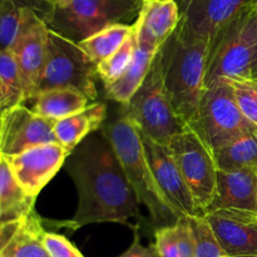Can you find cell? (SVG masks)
Listing matches in <instances>:
<instances>
[{"label":"cell","mask_w":257,"mask_h":257,"mask_svg":"<svg viewBox=\"0 0 257 257\" xmlns=\"http://www.w3.org/2000/svg\"><path fill=\"white\" fill-rule=\"evenodd\" d=\"M78 191V207L70 220L57 222L72 232L92 223L114 222L138 230L141 205L104 133L85 138L65 161Z\"/></svg>","instance_id":"1"},{"label":"cell","mask_w":257,"mask_h":257,"mask_svg":"<svg viewBox=\"0 0 257 257\" xmlns=\"http://www.w3.org/2000/svg\"><path fill=\"white\" fill-rule=\"evenodd\" d=\"M208 42L190 37L180 30L157 52L163 88L181 119L190 124L205 93Z\"/></svg>","instance_id":"2"},{"label":"cell","mask_w":257,"mask_h":257,"mask_svg":"<svg viewBox=\"0 0 257 257\" xmlns=\"http://www.w3.org/2000/svg\"><path fill=\"white\" fill-rule=\"evenodd\" d=\"M100 131L112 145L128 183L140 205L150 212L152 222L157 227L175 223L181 215L158 186L136 125L120 110L119 115L104 123Z\"/></svg>","instance_id":"3"},{"label":"cell","mask_w":257,"mask_h":257,"mask_svg":"<svg viewBox=\"0 0 257 257\" xmlns=\"http://www.w3.org/2000/svg\"><path fill=\"white\" fill-rule=\"evenodd\" d=\"M257 10L248 7L208 43L205 88L221 79L253 78Z\"/></svg>","instance_id":"4"},{"label":"cell","mask_w":257,"mask_h":257,"mask_svg":"<svg viewBox=\"0 0 257 257\" xmlns=\"http://www.w3.org/2000/svg\"><path fill=\"white\" fill-rule=\"evenodd\" d=\"M142 0H70L65 7H54L45 24L53 32L78 43L104 28L135 23Z\"/></svg>","instance_id":"5"},{"label":"cell","mask_w":257,"mask_h":257,"mask_svg":"<svg viewBox=\"0 0 257 257\" xmlns=\"http://www.w3.org/2000/svg\"><path fill=\"white\" fill-rule=\"evenodd\" d=\"M122 113L141 133L160 145L170 146L173 137L187 127L166 94L157 57L143 84L122 107Z\"/></svg>","instance_id":"6"},{"label":"cell","mask_w":257,"mask_h":257,"mask_svg":"<svg viewBox=\"0 0 257 257\" xmlns=\"http://www.w3.org/2000/svg\"><path fill=\"white\" fill-rule=\"evenodd\" d=\"M188 127L212 153L237 136L255 131L243 117L227 79L206 88L197 113Z\"/></svg>","instance_id":"7"},{"label":"cell","mask_w":257,"mask_h":257,"mask_svg":"<svg viewBox=\"0 0 257 257\" xmlns=\"http://www.w3.org/2000/svg\"><path fill=\"white\" fill-rule=\"evenodd\" d=\"M97 64L78 43L48 28V53L35 94L53 88H73L88 99H97Z\"/></svg>","instance_id":"8"},{"label":"cell","mask_w":257,"mask_h":257,"mask_svg":"<svg viewBox=\"0 0 257 257\" xmlns=\"http://www.w3.org/2000/svg\"><path fill=\"white\" fill-rule=\"evenodd\" d=\"M168 147L190 190L198 215L205 216L215 201L217 185L218 168L212 151L188 125L173 137Z\"/></svg>","instance_id":"9"},{"label":"cell","mask_w":257,"mask_h":257,"mask_svg":"<svg viewBox=\"0 0 257 257\" xmlns=\"http://www.w3.org/2000/svg\"><path fill=\"white\" fill-rule=\"evenodd\" d=\"M18 64L25 103L35 95L48 53V27L29 8L23 9L19 34L12 48Z\"/></svg>","instance_id":"10"},{"label":"cell","mask_w":257,"mask_h":257,"mask_svg":"<svg viewBox=\"0 0 257 257\" xmlns=\"http://www.w3.org/2000/svg\"><path fill=\"white\" fill-rule=\"evenodd\" d=\"M54 124L25 104L5 110L2 113L0 152L4 157H13L29 148L57 142Z\"/></svg>","instance_id":"11"},{"label":"cell","mask_w":257,"mask_h":257,"mask_svg":"<svg viewBox=\"0 0 257 257\" xmlns=\"http://www.w3.org/2000/svg\"><path fill=\"white\" fill-rule=\"evenodd\" d=\"M181 33L210 43L216 33L250 7L251 0H176Z\"/></svg>","instance_id":"12"},{"label":"cell","mask_w":257,"mask_h":257,"mask_svg":"<svg viewBox=\"0 0 257 257\" xmlns=\"http://www.w3.org/2000/svg\"><path fill=\"white\" fill-rule=\"evenodd\" d=\"M70 152L58 142L29 148L13 157H5L20 187L30 197L37 198L62 168Z\"/></svg>","instance_id":"13"},{"label":"cell","mask_w":257,"mask_h":257,"mask_svg":"<svg viewBox=\"0 0 257 257\" xmlns=\"http://www.w3.org/2000/svg\"><path fill=\"white\" fill-rule=\"evenodd\" d=\"M138 133L142 138L148 162L163 195L181 216H200L171 148L155 142L140 131Z\"/></svg>","instance_id":"14"},{"label":"cell","mask_w":257,"mask_h":257,"mask_svg":"<svg viewBox=\"0 0 257 257\" xmlns=\"http://www.w3.org/2000/svg\"><path fill=\"white\" fill-rule=\"evenodd\" d=\"M248 212L215 210L205 215L217 240L231 257L257 255V222Z\"/></svg>","instance_id":"15"},{"label":"cell","mask_w":257,"mask_h":257,"mask_svg":"<svg viewBox=\"0 0 257 257\" xmlns=\"http://www.w3.org/2000/svg\"><path fill=\"white\" fill-rule=\"evenodd\" d=\"M181 14L176 0H142L135 22V37L138 42L160 49L180 24Z\"/></svg>","instance_id":"16"},{"label":"cell","mask_w":257,"mask_h":257,"mask_svg":"<svg viewBox=\"0 0 257 257\" xmlns=\"http://www.w3.org/2000/svg\"><path fill=\"white\" fill-rule=\"evenodd\" d=\"M215 210L257 212V168L218 170L215 201L210 208Z\"/></svg>","instance_id":"17"},{"label":"cell","mask_w":257,"mask_h":257,"mask_svg":"<svg viewBox=\"0 0 257 257\" xmlns=\"http://www.w3.org/2000/svg\"><path fill=\"white\" fill-rule=\"evenodd\" d=\"M105 118L107 105L102 102L92 103L80 112L55 122V140L72 153L85 138L103 127Z\"/></svg>","instance_id":"18"},{"label":"cell","mask_w":257,"mask_h":257,"mask_svg":"<svg viewBox=\"0 0 257 257\" xmlns=\"http://www.w3.org/2000/svg\"><path fill=\"white\" fill-rule=\"evenodd\" d=\"M158 50L160 49H156V48L151 47L150 44L138 42L136 39L135 55H133L130 67L117 80H114L110 84L104 85L107 97L114 102L119 103L122 107L127 105L145 82Z\"/></svg>","instance_id":"19"},{"label":"cell","mask_w":257,"mask_h":257,"mask_svg":"<svg viewBox=\"0 0 257 257\" xmlns=\"http://www.w3.org/2000/svg\"><path fill=\"white\" fill-rule=\"evenodd\" d=\"M30 109L47 119L58 122L88 107L90 102L83 93L73 88H53L35 94Z\"/></svg>","instance_id":"20"},{"label":"cell","mask_w":257,"mask_h":257,"mask_svg":"<svg viewBox=\"0 0 257 257\" xmlns=\"http://www.w3.org/2000/svg\"><path fill=\"white\" fill-rule=\"evenodd\" d=\"M35 198L30 197L15 180L7 158L0 161V223L22 220L34 210Z\"/></svg>","instance_id":"21"},{"label":"cell","mask_w":257,"mask_h":257,"mask_svg":"<svg viewBox=\"0 0 257 257\" xmlns=\"http://www.w3.org/2000/svg\"><path fill=\"white\" fill-rule=\"evenodd\" d=\"M47 231L34 210L22 218L17 232L0 257H49L44 246Z\"/></svg>","instance_id":"22"},{"label":"cell","mask_w":257,"mask_h":257,"mask_svg":"<svg viewBox=\"0 0 257 257\" xmlns=\"http://www.w3.org/2000/svg\"><path fill=\"white\" fill-rule=\"evenodd\" d=\"M155 246L160 257H196V238L190 216L155 231Z\"/></svg>","instance_id":"23"},{"label":"cell","mask_w":257,"mask_h":257,"mask_svg":"<svg viewBox=\"0 0 257 257\" xmlns=\"http://www.w3.org/2000/svg\"><path fill=\"white\" fill-rule=\"evenodd\" d=\"M218 170H251L257 168V132L248 131L218 148L215 153Z\"/></svg>","instance_id":"24"},{"label":"cell","mask_w":257,"mask_h":257,"mask_svg":"<svg viewBox=\"0 0 257 257\" xmlns=\"http://www.w3.org/2000/svg\"><path fill=\"white\" fill-rule=\"evenodd\" d=\"M133 33V24L110 25L80 42L79 47L98 65L113 53L117 52Z\"/></svg>","instance_id":"25"},{"label":"cell","mask_w":257,"mask_h":257,"mask_svg":"<svg viewBox=\"0 0 257 257\" xmlns=\"http://www.w3.org/2000/svg\"><path fill=\"white\" fill-rule=\"evenodd\" d=\"M24 90L12 50L0 52V113L24 104Z\"/></svg>","instance_id":"26"},{"label":"cell","mask_w":257,"mask_h":257,"mask_svg":"<svg viewBox=\"0 0 257 257\" xmlns=\"http://www.w3.org/2000/svg\"><path fill=\"white\" fill-rule=\"evenodd\" d=\"M135 50L136 38L135 33H133L117 52L113 53L107 59H104L97 65L98 78H100L103 84H110L125 72V69L130 67L131 62H132Z\"/></svg>","instance_id":"27"},{"label":"cell","mask_w":257,"mask_h":257,"mask_svg":"<svg viewBox=\"0 0 257 257\" xmlns=\"http://www.w3.org/2000/svg\"><path fill=\"white\" fill-rule=\"evenodd\" d=\"M23 7L18 0H4L0 9V52L12 50L23 19Z\"/></svg>","instance_id":"28"},{"label":"cell","mask_w":257,"mask_h":257,"mask_svg":"<svg viewBox=\"0 0 257 257\" xmlns=\"http://www.w3.org/2000/svg\"><path fill=\"white\" fill-rule=\"evenodd\" d=\"M196 238V257H231L216 237L205 216H190Z\"/></svg>","instance_id":"29"},{"label":"cell","mask_w":257,"mask_h":257,"mask_svg":"<svg viewBox=\"0 0 257 257\" xmlns=\"http://www.w3.org/2000/svg\"><path fill=\"white\" fill-rule=\"evenodd\" d=\"M243 117L257 132V78L227 79Z\"/></svg>","instance_id":"30"},{"label":"cell","mask_w":257,"mask_h":257,"mask_svg":"<svg viewBox=\"0 0 257 257\" xmlns=\"http://www.w3.org/2000/svg\"><path fill=\"white\" fill-rule=\"evenodd\" d=\"M44 246L49 257H84L83 253L65 236L55 232H45Z\"/></svg>","instance_id":"31"},{"label":"cell","mask_w":257,"mask_h":257,"mask_svg":"<svg viewBox=\"0 0 257 257\" xmlns=\"http://www.w3.org/2000/svg\"><path fill=\"white\" fill-rule=\"evenodd\" d=\"M119 257H160V255H158L155 243L150 246H143L142 242H141L140 232H138V230H135V237H133L132 245Z\"/></svg>","instance_id":"32"},{"label":"cell","mask_w":257,"mask_h":257,"mask_svg":"<svg viewBox=\"0 0 257 257\" xmlns=\"http://www.w3.org/2000/svg\"><path fill=\"white\" fill-rule=\"evenodd\" d=\"M20 221H13L8 223H0V252L5 248V246L10 242L13 236L17 232L20 225Z\"/></svg>","instance_id":"33"},{"label":"cell","mask_w":257,"mask_h":257,"mask_svg":"<svg viewBox=\"0 0 257 257\" xmlns=\"http://www.w3.org/2000/svg\"><path fill=\"white\" fill-rule=\"evenodd\" d=\"M252 77L257 78V28H256V37H255V58H253Z\"/></svg>","instance_id":"34"},{"label":"cell","mask_w":257,"mask_h":257,"mask_svg":"<svg viewBox=\"0 0 257 257\" xmlns=\"http://www.w3.org/2000/svg\"><path fill=\"white\" fill-rule=\"evenodd\" d=\"M53 5L54 7H65V5H68L70 3V0H52Z\"/></svg>","instance_id":"35"},{"label":"cell","mask_w":257,"mask_h":257,"mask_svg":"<svg viewBox=\"0 0 257 257\" xmlns=\"http://www.w3.org/2000/svg\"><path fill=\"white\" fill-rule=\"evenodd\" d=\"M248 213H250V217L257 222V212H248Z\"/></svg>","instance_id":"36"},{"label":"cell","mask_w":257,"mask_h":257,"mask_svg":"<svg viewBox=\"0 0 257 257\" xmlns=\"http://www.w3.org/2000/svg\"><path fill=\"white\" fill-rule=\"evenodd\" d=\"M251 7L253 8V9L257 10V0H251Z\"/></svg>","instance_id":"37"},{"label":"cell","mask_w":257,"mask_h":257,"mask_svg":"<svg viewBox=\"0 0 257 257\" xmlns=\"http://www.w3.org/2000/svg\"><path fill=\"white\" fill-rule=\"evenodd\" d=\"M0 136H2V113H0Z\"/></svg>","instance_id":"38"},{"label":"cell","mask_w":257,"mask_h":257,"mask_svg":"<svg viewBox=\"0 0 257 257\" xmlns=\"http://www.w3.org/2000/svg\"><path fill=\"white\" fill-rule=\"evenodd\" d=\"M241 257H257V255H251V256H241Z\"/></svg>","instance_id":"39"},{"label":"cell","mask_w":257,"mask_h":257,"mask_svg":"<svg viewBox=\"0 0 257 257\" xmlns=\"http://www.w3.org/2000/svg\"><path fill=\"white\" fill-rule=\"evenodd\" d=\"M3 2H4V0H0V9H2V5H3Z\"/></svg>","instance_id":"40"},{"label":"cell","mask_w":257,"mask_h":257,"mask_svg":"<svg viewBox=\"0 0 257 257\" xmlns=\"http://www.w3.org/2000/svg\"><path fill=\"white\" fill-rule=\"evenodd\" d=\"M3 157H4V156H3V153L0 152V161H2V158H3Z\"/></svg>","instance_id":"41"},{"label":"cell","mask_w":257,"mask_h":257,"mask_svg":"<svg viewBox=\"0 0 257 257\" xmlns=\"http://www.w3.org/2000/svg\"><path fill=\"white\" fill-rule=\"evenodd\" d=\"M248 215H250V213H248Z\"/></svg>","instance_id":"42"},{"label":"cell","mask_w":257,"mask_h":257,"mask_svg":"<svg viewBox=\"0 0 257 257\" xmlns=\"http://www.w3.org/2000/svg\"><path fill=\"white\" fill-rule=\"evenodd\" d=\"M50 2H52V0H50Z\"/></svg>","instance_id":"43"}]
</instances>
